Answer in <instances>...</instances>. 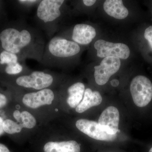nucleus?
Listing matches in <instances>:
<instances>
[{
  "label": "nucleus",
  "mask_w": 152,
  "mask_h": 152,
  "mask_svg": "<svg viewBox=\"0 0 152 152\" xmlns=\"http://www.w3.org/2000/svg\"><path fill=\"white\" fill-rule=\"evenodd\" d=\"M121 65L120 58L116 57H106L99 65L94 67L95 81L98 85L105 84L112 75L119 69Z\"/></svg>",
  "instance_id": "0eeeda50"
},
{
  "label": "nucleus",
  "mask_w": 152,
  "mask_h": 152,
  "mask_svg": "<svg viewBox=\"0 0 152 152\" xmlns=\"http://www.w3.org/2000/svg\"><path fill=\"white\" fill-rule=\"evenodd\" d=\"M0 41L4 50L15 54L21 59L36 60L40 63L46 44L40 30L23 20L18 27L8 28L0 33Z\"/></svg>",
  "instance_id": "f257e3e1"
},
{
  "label": "nucleus",
  "mask_w": 152,
  "mask_h": 152,
  "mask_svg": "<svg viewBox=\"0 0 152 152\" xmlns=\"http://www.w3.org/2000/svg\"><path fill=\"white\" fill-rule=\"evenodd\" d=\"M3 127L4 132L9 134L20 132L23 128L20 125L10 119L4 121Z\"/></svg>",
  "instance_id": "a211bd4d"
},
{
  "label": "nucleus",
  "mask_w": 152,
  "mask_h": 152,
  "mask_svg": "<svg viewBox=\"0 0 152 152\" xmlns=\"http://www.w3.org/2000/svg\"><path fill=\"white\" fill-rule=\"evenodd\" d=\"M85 90L84 84L81 82L75 83L68 88L69 96L67 99V102L71 107H76L81 102Z\"/></svg>",
  "instance_id": "2eb2a0df"
},
{
  "label": "nucleus",
  "mask_w": 152,
  "mask_h": 152,
  "mask_svg": "<svg viewBox=\"0 0 152 152\" xmlns=\"http://www.w3.org/2000/svg\"><path fill=\"white\" fill-rule=\"evenodd\" d=\"M111 85H112V86L114 87H116L118 86L119 85V81L117 79H114L112 80L110 82Z\"/></svg>",
  "instance_id": "393cba45"
},
{
  "label": "nucleus",
  "mask_w": 152,
  "mask_h": 152,
  "mask_svg": "<svg viewBox=\"0 0 152 152\" xmlns=\"http://www.w3.org/2000/svg\"><path fill=\"white\" fill-rule=\"evenodd\" d=\"M54 81V77L50 73L36 71L18 77L16 80V83L22 88L33 89L38 91L49 88Z\"/></svg>",
  "instance_id": "39448f33"
},
{
  "label": "nucleus",
  "mask_w": 152,
  "mask_h": 152,
  "mask_svg": "<svg viewBox=\"0 0 152 152\" xmlns=\"http://www.w3.org/2000/svg\"><path fill=\"white\" fill-rule=\"evenodd\" d=\"M54 98L55 94L53 90L46 88L25 94L22 101L25 105L36 109L42 106L51 104Z\"/></svg>",
  "instance_id": "9d476101"
},
{
  "label": "nucleus",
  "mask_w": 152,
  "mask_h": 152,
  "mask_svg": "<svg viewBox=\"0 0 152 152\" xmlns=\"http://www.w3.org/2000/svg\"><path fill=\"white\" fill-rule=\"evenodd\" d=\"M13 116L15 119L20 124L21 122V113L18 110H15L13 113Z\"/></svg>",
  "instance_id": "4be33fe9"
},
{
  "label": "nucleus",
  "mask_w": 152,
  "mask_h": 152,
  "mask_svg": "<svg viewBox=\"0 0 152 152\" xmlns=\"http://www.w3.org/2000/svg\"><path fill=\"white\" fill-rule=\"evenodd\" d=\"M148 152H152V147L150 148L149 151Z\"/></svg>",
  "instance_id": "bb28decb"
},
{
  "label": "nucleus",
  "mask_w": 152,
  "mask_h": 152,
  "mask_svg": "<svg viewBox=\"0 0 152 152\" xmlns=\"http://www.w3.org/2000/svg\"><path fill=\"white\" fill-rule=\"evenodd\" d=\"M20 61H25L21 59L18 55L11 52L4 50L0 54V64L1 65H9Z\"/></svg>",
  "instance_id": "dca6fc26"
},
{
  "label": "nucleus",
  "mask_w": 152,
  "mask_h": 152,
  "mask_svg": "<svg viewBox=\"0 0 152 152\" xmlns=\"http://www.w3.org/2000/svg\"><path fill=\"white\" fill-rule=\"evenodd\" d=\"M40 0H19L17 1L23 10L27 11L37 7L40 2Z\"/></svg>",
  "instance_id": "6ab92c4d"
},
{
  "label": "nucleus",
  "mask_w": 152,
  "mask_h": 152,
  "mask_svg": "<svg viewBox=\"0 0 152 152\" xmlns=\"http://www.w3.org/2000/svg\"><path fill=\"white\" fill-rule=\"evenodd\" d=\"M94 48L97 50V56L100 58L113 56L126 59L130 51L127 45L123 43H115L100 39L96 41Z\"/></svg>",
  "instance_id": "423d86ee"
},
{
  "label": "nucleus",
  "mask_w": 152,
  "mask_h": 152,
  "mask_svg": "<svg viewBox=\"0 0 152 152\" xmlns=\"http://www.w3.org/2000/svg\"><path fill=\"white\" fill-rule=\"evenodd\" d=\"M7 102V97L3 94L0 93V108L5 106Z\"/></svg>",
  "instance_id": "412c9836"
},
{
  "label": "nucleus",
  "mask_w": 152,
  "mask_h": 152,
  "mask_svg": "<svg viewBox=\"0 0 152 152\" xmlns=\"http://www.w3.org/2000/svg\"><path fill=\"white\" fill-rule=\"evenodd\" d=\"M120 113L114 106L108 107L102 113L98 124L102 130L110 135L117 134L119 131Z\"/></svg>",
  "instance_id": "1a4fd4ad"
},
{
  "label": "nucleus",
  "mask_w": 152,
  "mask_h": 152,
  "mask_svg": "<svg viewBox=\"0 0 152 152\" xmlns=\"http://www.w3.org/2000/svg\"><path fill=\"white\" fill-rule=\"evenodd\" d=\"M0 152H10V150L4 145L0 143Z\"/></svg>",
  "instance_id": "b1692460"
},
{
  "label": "nucleus",
  "mask_w": 152,
  "mask_h": 152,
  "mask_svg": "<svg viewBox=\"0 0 152 152\" xmlns=\"http://www.w3.org/2000/svg\"><path fill=\"white\" fill-rule=\"evenodd\" d=\"M37 122L34 117L27 111L21 113V122L20 124L22 128L32 129L34 127Z\"/></svg>",
  "instance_id": "f3484780"
},
{
  "label": "nucleus",
  "mask_w": 152,
  "mask_h": 152,
  "mask_svg": "<svg viewBox=\"0 0 152 152\" xmlns=\"http://www.w3.org/2000/svg\"><path fill=\"white\" fill-rule=\"evenodd\" d=\"M45 152H80V144L74 140L61 142H50L44 147Z\"/></svg>",
  "instance_id": "4468645a"
},
{
  "label": "nucleus",
  "mask_w": 152,
  "mask_h": 152,
  "mask_svg": "<svg viewBox=\"0 0 152 152\" xmlns=\"http://www.w3.org/2000/svg\"><path fill=\"white\" fill-rule=\"evenodd\" d=\"M3 119L1 117H0V135L4 133V130L3 129Z\"/></svg>",
  "instance_id": "a878e982"
},
{
  "label": "nucleus",
  "mask_w": 152,
  "mask_h": 152,
  "mask_svg": "<svg viewBox=\"0 0 152 152\" xmlns=\"http://www.w3.org/2000/svg\"><path fill=\"white\" fill-rule=\"evenodd\" d=\"M96 1L95 0H83V2L84 4L87 7H91L94 4L96 3Z\"/></svg>",
  "instance_id": "5701e85b"
},
{
  "label": "nucleus",
  "mask_w": 152,
  "mask_h": 152,
  "mask_svg": "<svg viewBox=\"0 0 152 152\" xmlns=\"http://www.w3.org/2000/svg\"><path fill=\"white\" fill-rule=\"evenodd\" d=\"M80 51L78 44L57 34L46 45L40 63L45 66H62L65 60L77 56Z\"/></svg>",
  "instance_id": "f03ea898"
},
{
  "label": "nucleus",
  "mask_w": 152,
  "mask_h": 152,
  "mask_svg": "<svg viewBox=\"0 0 152 152\" xmlns=\"http://www.w3.org/2000/svg\"><path fill=\"white\" fill-rule=\"evenodd\" d=\"M103 7L106 13L115 19H125L129 15V11L121 0H107Z\"/></svg>",
  "instance_id": "ddd939ff"
},
{
  "label": "nucleus",
  "mask_w": 152,
  "mask_h": 152,
  "mask_svg": "<svg viewBox=\"0 0 152 152\" xmlns=\"http://www.w3.org/2000/svg\"><path fill=\"white\" fill-rule=\"evenodd\" d=\"M102 98L99 92L93 91L90 88L85 90L83 98L80 104L76 107V111L79 113H84L94 106L100 104Z\"/></svg>",
  "instance_id": "f8f14e48"
},
{
  "label": "nucleus",
  "mask_w": 152,
  "mask_h": 152,
  "mask_svg": "<svg viewBox=\"0 0 152 152\" xmlns=\"http://www.w3.org/2000/svg\"><path fill=\"white\" fill-rule=\"evenodd\" d=\"M65 3L64 0H42L37 6L36 23L50 39L58 32Z\"/></svg>",
  "instance_id": "7ed1b4c3"
},
{
  "label": "nucleus",
  "mask_w": 152,
  "mask_h": 152,
  "mask_svg": "<svg viewBox=\"0 0 152 152\" xmlns=\"http://www.w3.org/2000/svg\"><path fill=\"white\" fill-rule=\"evenodd\" d=\"M96 36L94 28L86 24H78L74 26L72 34V41L79 45H87Z\"/></svg>",
  "instance_id": "9b49d317"
},
{
  "label": "nucleus",
  "mask_w": 152,
  "mask_h": 152,
  "mask_svg": "<svg viewBox=\"0 0 152 152\" xmlns=\"http://www.w3.org/2000/svg\"><path fill=\"white\" fill-rule=\"evenodd\" d=\"M130 92L136 106L140 107H145L152 99L151 82L145 76H136L131 82Z\"/></svg>",
  "instance_id": "20e7f679"
},
{
  "label": "nucleus",
  "mask_w": 152,
  "mask_h": 152,
  "mask_svg": "<svg viewBox=\"0 0 152 152\" xmlns=\"http://www.w3.org/2000/svg\"><path fill=\"white\" fill-rule=\"evenodd\" d=\"M76 126L82 132L97 140L113 142L117 138V134H107L101 129L98 123L94 121L81 119L76 122Z\"/></svg>",
  "instance_id": "6e6552de"
},
{
  "label": "nucleus",
  "mask_w": 152,
  "mask_h": 152,
  "mask_svg": "<svg viewBox=\"0 0 152 152\" xmlns=\"http://www.w3.org/2000/svg\"><path fill=\"white\" fill-rule=\"evenodd\" d=\"M144 37L148 42L152 50V26H150L145 30Z\"/></svg>",
  "instance_id": "aec40b11"
}]
</instances>
